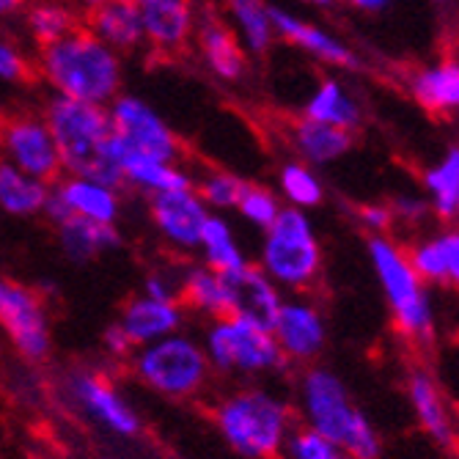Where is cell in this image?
Masks as SVG:
<instances>
[{
	"mask_svg": "<svg viewBox=\"0 0 459 459\" xmlns=\"http://www.w3.org/2000/svg\"><path fill=\"white\" fill-rule=\"evenodd\" d=\"M36 69L53 94L105 108L124 86L121 53L108 48L86 28H77L53 45L39 48Z\"/></svg>",
	"mask_w": 459,
	"mask_h": 459,
	"instance_id": "obj_1",
	"label": "cell"
},
{
	"mask_svg": "<svg viewBox=\"0 0 459 459\" xmlns=\"http://www.w3.org/2000/svg\"><path fill=\"white\" fill-rule=\"evenodd\" d=\"M298 410L303 427L339 443L350 459H380L377 427L350 394L347 383L327 366H308L298 383Z\"/></svg>",
	"mask_w": 459,
	"mask_h": 459,
	"instance_id": "obj_2",
	"label": "cell"
},
{
	"mask_svg": "<svg viewBox=\"0 0 459 459\" xmlns=\"http://www.w3.org/2000/svg\"><path fill=\"white\" fill-rule=\"evenodd\" d=\"M41 116H45L53 133L61 157V171L66 177H89L113 187H124L121 174L110 157L113 124L105 105L50 94L45 108H41Z\"/></svg>",
	"mask_w": 459,
	"mask_h": 459,
	"instance_id": "obj_3",
	"label": "cell"
},
{
	"mask_svg": "<svg viewBox=\"0 0 459 459\" xmlns=\"http://www.w3.org/2000/svg\"><path fill=\"white\" fill-rule=\"evenodd\" d=\"M368 264L380 283L394 327L415 347H432L437 339V311L432 286L421 281L407 259V247L391 234H371L366 242Z\"/></svg>",
	"mask_w": 459,
	"mask_h": 459,
	"instance_id": "obj_4",
	"label": "cell"
},
{
	"mask_svg": "<svg viewBox=\"0 0 459 459\" xmlns=\"http://www.w3.org/2000/svg\"><path fill=\"white\" fill-rule=\"evenodd\" d=\"M215 427L234 454L273 459L295 429V410L270 388H239L218 402Z\"/></svg>",
	"mask_w": 459,
	"mask_h": 459,
	"instance_id": "obj_5",
	"label": "cell"
},
{
	"mask_svg": "<svg viewBox=\"0 0 459 459\" xmlns=\"http://www.w3.org/2000/svg\"><path fill=\"white\" fill-rule=\"evenodd\" d=\"M259 267L281 291L303 295L322 273V242L308 212L283 206L281 215L262 231Z\"/></svg>",
	"mask_w": 459,
	"mask_h": 459,
	"instance_id": "obj_6",
	"label": "cell"
},
{
	"mask_svg": "<svg viewBox=\"0 0 459 459\" xmlns=\"http://www.w3.org/2000/svg\"><path fill=\"white\" fill-rule=\"evenodd\" d=\"M201 347L212 371L221 374L262 377V374H275L291 366L273 336V327L239 314L212 319Z\"/></svg>",
	"mask_w": 459,
	"mask_h": 459,
	"instance_id": "obj_7",
	"label": "cell"
},
{
	"mask_svg": "<svg viewBox=\"0 0 459 459\" xmlns=\"http://www.w3.org/2000/svg\"><path fill=\"white\" fill-rule=\"evenodd\" d=\"M133 371L149 391L165 399H190L204 391L212 366L206 360L201 342L179 330L152 344L135 347Z\"/></svg>",
	"mask_w": 459,
	"mask_h": 459,
	"instance_id": "obj_8",
	"label": "cell"
},
{
	"mask_svg": "<svg viewBox=\"0 0 459 459\" xmlns=\"http://www.w3.org/2000/svg\"><path fill=\"white\" fill-rule=\"evenodd\" d=\"M113 141L135 154L154 160H182V141L165 116L138 94H118L108 105Z\"/></svg>",
	"mask_w": 459,
	"mask_h": 459,
	"instance_id": "obj_9",
	"label": "cell"
},
{
	"mask_svg": "<svg viewBox=\"0 0 459 459\" xmlns=\"http://www.w3.org/2000/svg\"><path fill=\"white\" fill-rule=\"evenodd\" d=\"M0 327L28 360H45L53 347L50 316L39 291L0 275Z\"/></svg>",
	"mask_w": 459,
	"mask_h": 459,
	"instance_id": "obj_10",
	"label": "cell"
},
{
	"mask_svg": "<svg viewBox=\"0 0 459 459\" xmlns=\"http://www.w3.org/2000/svg\"><path fill=\"white\" fill-rule=\"evenodd\" d=\"M0 154L28 177L48 185L64 174L53 133L41 113H17L0 124Z\"/></svg>",
	"mask_w": 459,
	"mask_h": 459,
	"instance_id": "obj_11",
	"label": "cell"
},
{
	"mask_svg": "<svg viewBox=\"0 0 459 459\" xmlns=\"http://www.w3.org/2000/svg\"><path fill=\"white\" fill-rule=\"evenodd\" d=\"M124 210L121 187L89 179V177H58L50 185V195L41 215H45L53 226L82 218L94 223H113L118 226Z\"/></svg>",
	"mask_w": 459,
	"mask_h": 459,
	"instance_id": "obj_12",
	"label": "cell"
},
{
	"mask_svg": "<svg viewBox=\"0 0 459 459\" xmlns=\"http://www.w3.org/2000/svg\"><path fill=\"white\" fill-rule=\"evenodd\" d=\"M66 394L72 404L100 429L118 435V437H135L141 432V415L102 374L97 371L69 374Z\"/></svg>",
	"mask_w": 459,
	"mask_h": 459,
	"instance_id": "obj_13",
	"label": "cell"
},
{
	"mask_svg": "<svg viewBox=\"0 0 459 459\" xmlns=\"http://www.w3.org/2000/svg\"><path fill=\"white\" fill-rule=\"evenodd\" d=\"M210 215V206L201 201L195 187L149 195L152 226L165 239V245H171L179 254H195Z\"/></svg>",
	"mask_w": 459,
	"mask_h": 459,
	"instance_id": "obj_14",
	"label": "cell"
},
{
	"mask_svg": "<svg viewBox=\"0 0 459 459\" xmlns=\"http://www.w3.org/2000/svg\"><path fill=\"white\" fill-rule=\"evenodd\" d=\"M270 327L289 363H311L327 347L325 314L314 300L303 295L283 298Z\"/></svg>",
	"mask_w": 459,
	"mask_h": 459,
	"instance_id": "obj_15",
	"label": "cell"
},
{
	"mask_svg": "<svg viewBox=\"0 0 459 459\" xmlns=\"http://www.w3.org/2000/svg\"><path fill=\"white\" fill-rule=\"evenodd\" d=\"M404 391L424 435L443 451H454L459 446V415L454 410V402L443 391L437 374L424 366L410 368Z\"/></svg>",
	"mask_w": 459,
	"mask_h": 459,
	"instance_id": "obj_16",
	"label": "cell"
},
{
	"mask_svg": "<svg viewBox=\"0 0 459 459\" xmlns=\"http://www.w3.org/2000/svg\"><path fill=\"white\" fill-rule=\"evenodd\" d=\"M273 25H275L278 39H283L286 45L311 56L319 64L333 66V69H344V72L360 69V56L347 45V41L339 39L336 33L319 28L316 22L289 12V9L273 6Z\"/></svg>",
	"mask_w": 459,
	"mask_h": 459,
	"instance_id": "obj_17",
	"label": "cell"
},
{
	"mask_svg": "<svg viewBox=\"0 0 459 459\" xmlns=\"http://www.w3.org/2000/svg\"><path fill=\"white\" fill-rule=\"evenodd\" d=\"M198 17L193 0H152L141 6L143 45L165 56L182 53L193 45Z\"/></svg>",
	"mask_w": 459,
	"mask_h": 459,
	"instance_id": "obj_18",
	"label": "cell"
},
{
	"mask_svg": "<svg viewBox=\"0 0 459 459\" xmlns=\"http://www.w3.org/2000/svg\"><path fill=\"white\" fill-rule=\"evenodd\" d=\"M110 157L121 174V185L133 187L143 195L193 187L195 182V177L190 174L187 165H182V160H154L146 154L121 149L116 141H110Z\"/></svg>",
	"mask_w": 459,
	"mask_h": 459,
	"instance_id": "obj_19",
	"label": "cell"
},
{
	"mask_svg": "<svg viewBox=\"0 0 459 459\" xmlns=\"http://www.w3.org/2000/svg\"><path fill=\"white\" fill-rule=\"evenodd\" d=\"M193 41L206 72L218 77L221 82H239L247 74L250 56L245 53L237 33L223 17H215V14L198 17Z\"/></svg>",
	"mask_w": 459,
	"mask_h": 459,
	"instance_id": "obj_20",
	"label": "cell"
},
{
	"mask_svg": "<svg viewBox=\"0 0 459 459\" xmlns=\"http://www.w3.org/2000/svg\"><path fill=\"white\" fill-rule=\"evenodd\" d=\"M118 325L135 347H143L171 336V333H179L185 325V306L179 300H162L141 291L121 308Z\"/></svg>",
	"mask_w": 459,
	"mask_h": 459,
	"instance_id": "obj_21",
	"label": "cell"
},
{
	"mask_svg": "<svg viewBox=\"0 0 459 459\" xmlns=\"http://www.w3.org/2000/svg\"><path fill=\"white\" fill-rule=\"evenodd\" d=\"M407 91L427 113L459 118V56H443L407 77Z\"/></svg>",
	"mask_w": 459,
	"mask_h": 459,
	"instance_id": "obj_22",
	"label": "cell"
},
{
	"mask_svg": "<svg viewBox=\"0 0 459 459\" xmlns=\"http://www.w3.org/2000/svg\"><path fill=\"white\" fill-rule=\"evenodd\" d=\"M226 281H229V295H231V314L273 325L283 303V291L259 264L247 262L242 270L226 275Z\"/></svg>",
	"mask_w": 459,
	"mask_h": 459,
	"instance_id": "obj_23",
	"label": "cell"
},
{
	"mask_svg": "<svg viewBox=\"0 0 459 459\" xmlns=\"http://www.w3.org/2000/svg\"><path fill=\"white\" fill-rule=\"evenodd\" d=\"M289 143H291V152L298 154V160L308 162L311 169H325V165L339 162L352 152L355 133L300 116L298 121H291V127H289Z\"/></svg>",
	"mask_w": 459,
	"mask_h": 459,
	"instance_id": "obj_24",
	"label": "cell"
},
{
	"mask_svg": "<svg viewBox=\"0 0 459 459\" xmlns=\"http://www.w3.org/2000/svg\"><path fill=\"white\" fill-rule=\"evenodd\" d=\"M303 116L347 133H358L363 124V105L339 77L330 74L316 82V89L303 105Z\"/></svg>",
	"mask_w": 459,
	"mask_h": 459,
	"instance_id": "obj_25",
	"label": "cell"
},
{
	"mask_svg": "<svg viewBox=\"0 0 459 459\" xmlns=\"http://www.w3.org/2000/svg\"><path fill=\"white\" fill-rule=\"evenodd\" d=\"M223 20L231 25L250 58H262L273 50L278 36L267 0H223Z\"/></svg>",
	"mask_w": 459,
	"mask_h": 459,
	"instance_id": "obj_26",
	"label": "cell"
},
{
	"mask_svg": "<svg viewBox=\"0 0 459 459\" xmlns=\"http://www.w3.org/2000/svg\"><path fill=\"white\" fill-rule=\"evenodd\" d=\"M86 30H91L116 53H133L143 48L141 6L130 4V0H113L108 6L91 9L86 14Z\"/></svg>",
	"mask_w": 459,
	"mask_h": 459,
	"instance_id": "obj_27",
	"label": "cell"
},
{
	"mask_svg": "<svg viewBox=\"0 0 459 459\" xmlns=\"http://www.w3.org/2000/svg\"><path fill=\"white\" fill-rule=\"evenodd\" d=\"M179 303L210 319L231 314V295H229L226 275L201 262L179 270Z\"/></svg>",
	"mask_w": 459,
	"mask_h": 459,
	"instance_id": "obj_28",
	"label": "cell"
},
{
	"mask_svg": "<svg viewBox=\"0 0 459 459\" xmlns=\"http://www.w3.org/2000/svg\"><path fill=\"white\" fill-rule=\"evenodd\" d=\"M64 256L74 264H89L108 250L121 245V231L113 223H94L82 218H69L56 226Z\"/></svg>",
	"mask_w": 459,
	"mask_h": 459,
	"instance_id": "obj_29",
	"label": "cell"
},
{
	"mask_svg": "<svg viewBox=\"0 0 459 459\" xmlns=\"http://www.w3.org/2000/svg\"><path fill=\"white\" fill-rule=\"evenodd\" d=\"M50 195V185L36 177H28L17 165L0 157V210L12 218H36L41 215Z\"/></svg>",
	"mask_w": 459,
	"mask_h": 459,
	"instance_id": "obj_30",
	"label": "cell"
},
{
	"mask_svg": "<svg viewBox=\"0 0 459 459\" xmlns=\"http://www.w3.org/2000/svg\"><path fill=\"white\" fill-rule=\"evenodd\" d=\"M421 185L429 212L437 221L451 223L459 201V143H451L432 165H427L421 174Z\"/></svg>",
	"mask_w": 459,
	"mask_h": 459,
	"instance_id": "obj_31",
	"label": "cell"
},
{
	"mask_svg": "<svg viewBox=\"0 0 459 459\" xmlns=\"http://www.w3.org/2000/svg\"><path fill=\"white\" fill-rule=\"evenodd\" d=\"M195 254L201 256V264L212 267L223 275H231L247 264V256H245V250L237 239L234 226L221 212H212L210 221H206Z\"/></svg>",
	"mask_w": 459,
	"mask_h": 459,
	"instance_id": "obj_32",
	"label": "cell"
},
{
	"mask_svg": "<svg viewBox=\"0 0 459 459\" xmlns=\"http://www.w3.org/2000/svg\"><path fill=\"white\" fill-rule=\"evenodd\" d=\"M22 14H25V30L39 48H48L80 28V17L66 0H33V4L22 9Z\"/></svg>",
	"mask_w": 459,
	"mask_h": 459,
	"instance_id": "obj_33",
	"label": "cell"
},
{
	"mask_svg": "<svg viewBox=\"0 0 459 459\" xmlns=\"http://www.w3.org/2000/svg\"><path fill=\"white\" fill-rule=\"evenodd\" d=\"M283 206H295V210H316L325 204V182L303 160H286L278 169V190Z\"/></svg>",
	"mask_w": 459,
	"mask_h": 459,
	"instance_id": "obj_34",
	"label": "cell"
},
{
	"mask_svg": "<svg viewBox=\"0 0 459 459\" xmlns=\"http://www.w3.org/2000/svg\"><path fill=\"white\" fill-rule=\"evenodd\" d=\"M245 185H247V179L237 177L234 171H223V169L206 171V174L195 177V182H193L201 201L210 206V212H221V215L234 210Z\"/></svg>",
	"mask_w": 459,
	"mask_h": 459,
	"instance_id": "obj_35",
	"label": "cell"
},
{
	"mask_svg": "<svg viewBox=\"0 0 459 459\" xmlns=\"http://www.w3.org/2000/svg\"><path fill=\"white\" fill-rule=\"evenodd\" d=\"M283 210V201L281 195L273 190V187H264V185H256V182H247L237 206H234V212L247 223V226H254L259 231H264Z\"/></svg>",
	"mask_w": 459,
	"mask_h": 459,
	"instance_id": "obj_36",
	"label": "cell"
},
{
	"mask_svg": "<svg viewBox=\"0 0 459 459\" xmlns=\"http://www.w3.org/2000/svg\"><path fill=\"white\" fill-rule=\"evenodd\" d=\"M281 454H283V459H350L339 443L327 440L325 435H319L308 427L291 429Z\"/></svg>",
	"mask_w": 459,
	"mask_h": 459,
	"instance_id": "obj_37",
	"label": "cell"
},
{
	"mask_svg": "<svg viewBox=\"0 0 459 459\" xmlns=\"http://www.w3.org/2000/svg\"><path fill=\"white\" fill-rule=\"evenodd\" d=\"M28 77H30L28 56L9 36L0 33V82H4V86H17V82H25Z\"/></svg>",
	"mask_w": 459,
	"mask_h": 459,
	"instance_id": "obj_38",
	"label": "cell"
},
{
	"mask_svg": "<svg viewBox=\"0 0 459 459\" xmlns=\"http://www.w3.org/2000/svg\"><path fill=\"white\" fill-rule=\"evenodd\" d=\"M388 206H391V212H394V226L396 223L421 226L424 218L429 215V204L421 195H396Z\"/></svg>",
	"mask_w": 459,
	"mask_h": 459,
	"instance_id": "obj_39",
	"label": "cell"
},
{
	"mask_svg": "<svg viewBox=\"0 0 459 459\" xmlns=\"http://www.w3.org/2000/svg\"><path fill=\"white\" fill-rule=\"evenodd\" d=\"M143 295L162 298V300H179V273L171 270H152L143 281Z\"/></svg>",
	"mask_w": 459,
	"mask_h": 459,
	"instance_id": "obj_40",
	"label": "cell"
},
{
	"mask_svg": "<svg viewBox=\"0 0 459 459\" xmlns=\"http://www.w3.org/2000/svg\"><path fill=\"white\" fill-rule=\"evenodd\" d=\"M358 223L371 234H388L394 229V212L388 204H363L358 210Z\"/></svg>",
	"mask_w": 459,
	"mask_h": 459,
	"instance_id": "obj_41",
	"label": "cell"
},
{
	"mask_svg": "<svg viewBox=\"0 0 459 459\" xmlns=\"http://www.w3.org/2000/svg\"><path fill=\"white\" fill-rule=\"evenodd\" d=\"M437 239L443 245V256H446V286H451L459 295V231L443 229L437 231Z\"/></svg>",
	"mask_w": 459,
	"mask_h": 459,
	"instance_id": "obj_42",
	"label": "cell"
},
{
	"mask_svg": "<svg viewBox=\"0 0 459 459\" xmlns=\"http://www.w3.org/2000/svg\"><path fill=\"white\" fill-rule=\"evenodd\" d=\"M102 350H105L110 358H127V355H133L135 344L130 342L127 333L121 330V325L113 322V325L105 327V333H102Z\"/></svg>",
	"mask_w": 459,
	"mask_h": 459,
	"instance_id": "obj_43",
	"label": "cell"
},
{
	"mask_svg": "<svg viewBox=\"0 0 459 459\" xmlns=\"http://www.w3.org/2000/svg\"><path fill=\"white\" fill-rule=\"evenodd\" d=\"M344 4L360 14H385L391 6H394V0H344Z\"/></svg>",
	"mask_w": 459,
	"mask_h": 459,
	"instance_id": "obj_44",
	"label": "cell"
},
{
	"mask_svg": "<svg viewBox=\"0 0 459 459\" xmlns=\"http://www.w3.org/2000/svg\"><path fill=\"white\" fill-rule=\"evenodd\" d=\"M25 9V0H0V20L14 17Z\"/></svg>",
	"mask_w": 459,
	"mask_h": 459,
	"instance_id": "obj_45",
	"label": "cell"
},
{
	"mask_svg": "<svg viewBox=\"0 0 459 459\" xmlns=\"http://www.w3.org/2000/svg\"><path fill=\"white\" fill-rule=\"evenodd\" d=\"M306 6H314V9H333L336 4H342V0H303Z\"/></svg>",
	"mask_w": 459,
	"mask_h": 459,
	"instance_id": "obj_46",
	"label": "cell"
},
{
	"mask_svg": "<svg viewBox=\"0 0 459 459\" xmlns=\"http://www.w3.org/2000/svg\"><path fill=\"white\" fill-rule=\"evenodd\" d=\"M77 4L86 9V12H91V9H100V6H108V4H113V0H77Z\"/></svg>",
	"mask_w": 459,
	"mask_h": 459,
	"instance_id": "obj_47",
	"label": "cell"
},
{
	"mask_svg": "<svg viewBox=\"0 0 459 459\" xmlns=\"http://www.w3.org/2000/svg\"><path fill=\"white\" fill-rule=\"evenodd\" d=\"M451 223H454V229L459 231V201H456V210H454V218H451Z\"/></svg>",
	"mask_w": 459,
	"mask_h": 459,
	"instance_id": "obj_48",
	"label": "cell"
},
{
	"mask_svg": "<svg viewBox=\"0 0 459 459\" xmlns=\"http://www.w3.org/2000/svg\"><path fill=\"white\" fill-rule=\"evenodd\" d=\"M130 4H135V6H146V4H152V0H130Z\"/></svg>",
	"mask_w": 459,
	"mask_h": 459,
	"instance_id": "obj_49",
	"label": "cell"
},
{
	"mask_svg": "<svg viewBox=\"0 0 459 459\" xmlns=\"http://www.w3.org/2000/svg\"><path fill=\"white\" fill-rule=\"evenodd\" d=\"M435 4H440V0H435Z\"/></svg>",
	"mask_w": 459,
	"mask_h": 459,
	"instance_id": "obj_50",
	"label": "cell"
}]
</instances>
